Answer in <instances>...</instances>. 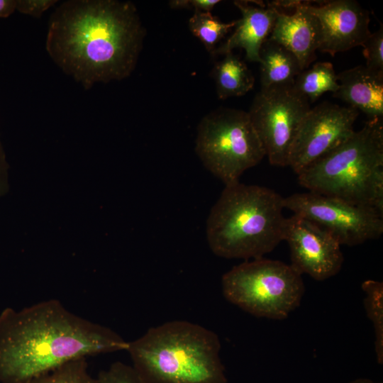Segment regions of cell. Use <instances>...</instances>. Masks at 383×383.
<instances>
[{
	"label": "cell",
	"instance_id": "1",
	"mask_svg": "<svg viewBox=\"0 0 383 383\" xmlns=\"http://www.w3.org/2000/svg\"><path fill=\"white\" fill-rule=\"evenodd\" d=\"M145 36L131 1L69 0L50 16L45 48L65 73L89 89L129 77Z\"/></svg>",
	"mask_w": 383,
	"mask_h": 383
},
{
	"label": "cell",
	"instance_id": "2",
	"mask_svg": "<svg viewBox=\"0 0 383 383\" xmlns=\"http://www.w3.org/2000/svg\"><path fill=\"white\" fill-rule=\"evenodd\" d=\"M128 343L56 299L6 308L0 314V383H23L77 360L126 350Z\"/></svg>",
	"mask_w": 383,
	"mask_h": 383
},
{
	"label": "cell",
	"instance_id": "3",
	"mask_svg": "<svg viewBox=\"0 0 383 383\" xmlns=\"http://www.w3.org/2000/svg\"><path fill=\"white\" fill-rule=\"evenodd\" d=\"M220 350L216 333L182 320L149 328L126 349L143 383H228Z\"/></svg>",
	"mask_w": 383,
	"mask_h": 383
},
{
	"label": "cell",
	"instance_id": "4",
	"mask_svg": "<svg viewBox=\"0 0 383 383\" xmlns=\"http://www.w3.org/2000/svg\"><path fill=\"white\" fill-rule=\"evenodd\" d=\"M284 198L265 187L226 185L206 222L211 250L226 259H257L283 240Z\"/></svg>",
	"mask_w": 383,
	"mask_h": 383
},
{
	"label": "cell",
	"instance_id": "5",
	"mask_svg": "<svg viewBox=\"0 0 383 383\" xmlns=\"http://www.w3.org/2000/svg\"><path fill=\"white\" fill-rule=\"evenodd\" d=\"M309 192L383 215V123L369 119L342 145L297 174Z\"/></svg>",
	"mask_w": 383,
	"mask_h": 383
},
{
	"label": "cell",
	"instance_id": "6",
	"mask_svg": "<svg viewBox=\"0 0 383 383\" xmlns=\"http://www.w3.org/2000/svg\"><path fill=\"white\" fill-rule=\"evenodd\" d=\"M225 298L259 318L281 320L300 304L305 287L291 265L263 257L233 267L221 279Z\"/></svg>",
	"mask_w": 383,
	"mask_h": 383
},
{
	"label": "cell",
	"instance_id": "7",
	"mask_svg": "<svg viewBox=\"0 0 383 383\" xmlns=\"http://www.w3.org/2000/svg\"><path fill=\"white\" fill-rule=\"evenodd\" d=\"M195 150L204 166L225 184L239 182L243 173L265 157L248 113L219 108L197 127Z\"/></svg>",
	"mask_w": 383,
	"mask_h": 383
},
{
	"label": "cell",
	"instance_id": "8",
	"mask_svg": "<svg viewBox=\"0 0 383 383\" xmlns=\"http://www.w3.org/2000/svg\"><path fill=\"white\" fill-rule=\"evenodd\" d=\"M309 101L292 86L260 90L248 111L274 166H288L289 157L299 127L310 110Z\"/></svg>",
	"mask_w": 383,
	"mask_h": 383
},
{
	"label": "cell",
	"instance_id": "9",
	"mask_svg": "<svg viewBox=\"0 0 383 383\" xmlns=\"http://www.w3.org/2000/svg\"><path fill=\"white\" fill-rule=\"evenodd\" d=\"M284 206L330 232L340 245H360L383 233L382 214L341 199L311 192L295 193L284 198Z\"/></svg>",
	"mask_w": 383,
	"mask_h": 383
},
{
	"label": "cell",
	"instance_id": "10",
	"mask_svg": "<svg viewBox=\"0 0 383 383\" xmlns=\"http://www.w3.org/2000/svg\"><path fill=\"white\" fill-rule=\"evenodd\" d=\"M359 111L322 102L305 116L292 146L288 166L298 174L345 142L355 132Z\"/></svg>",
	"mask_w": 383,
	"mask_h": 383
},
{
	"label": "cell",
	"instance_id": "11",
	"mask_svg": "<svg viewBox=\"0 0 383 383\" xmlns=\"http://www.w3.org/2000/svg\"><path fill=\"white\" fill-rule=\"evenodd\" d=\"M283 240L289 248L291 265L318 281L341 270L344 257L339 241L328 231L296 214L286 218Z\"/></svg>",
	"mask_w": 383,
	"mask_h": 383
},
{
	"label": "cell",
	"instance_id": "12",
	"mask_svg": "<svg viewBox=\"0 0 383 383\" xmlns=\"http://www.w3.org/2000/svg\"><path fill=\"white\" fill-rule=\"evenodd\" d=\"M319 26L318 50L334 56L356 46H362L371 34L370 14L354 0L323 1L308 4Z\"/></svg>",
	"mask_w": 383,
	"mask_h": 383
},
{
	"label": "cell",
	"instance_id": "13",
	"mask_svg": "<svg viewBox=\"0 0 383 383\" xmlns=\"http://www.w3.org/2000/svg\"><path fill=\"white\" fill-rule=\"evenodd\" d=\"M270 5L292 8V14L278 11L269 38L291 52L298 60L302 70L309 68L316 59L319 46V26L309 9V1H273Z\"/></svg>",
	"mask_w": 383,
	"mask_h": 383
},
{
	"label": "cell",
	"instance_id": "14",
	"mask_svg": "<svg viewBox=\"0 0 383 383\" xmlns=\"http://www.w3.org/2000/svg\"><path fill=\"white\" fill-rule=\"evenodd\" d=\"M233 3L242 16L236 21L234 32L217 47L214 55H224L235 48H241L245 50L248 61L260 62V50L272 33L279 9L269 4L252 6L245 1Z\"/></svg>",
	"mask_w": 383,
	"mask_h": 383
},
{
	"label": "cell",
	"instance_id": "15",
	"mask_svg": "<svg viewBox=\"0 0 383 383\" xmlns=\"http://www.w3.org/2000/svg\"><path fill=\"white\" fill-rule=\"evenodd\" d=\"M338 89L333 97L366 114L369 119L383 116V74L358 65L337 74Z\"/></svg>",
	"mask_w": 383,
	"mask_h": 383
},
{
	"label": "cell",
	"instance_id": "16",
	"mask_svg": "<svg viewBox=\"0 0 383 383\" xmlns=\"http://www.w3.org/2000/svg\"><path fill=\"white\" fill-rule=\"evenodd\" d=\"M260 90L292 86L302 71L297 58L288 50L268 38L259 52Z\"/></svg>",
	"mask_w": 383,
	"mask_h": 383
},
{
	"label": "cell",
	"instance_id": "17",
	"mask_svg": "<svg viewBox=\"0 0 383 383\" xmlns=\"http://www.w3.org/2000/svg\"><path fill=\"white\" fill-rule=\"evenodd\" d=\"M216 93L221 99L240 96L250 91L255 78L246 64L233 52L224 55L212 70Z\"/></svg>",
	"mask_w": 383,
	"mask_h": 383
},
{
	"label": "cell",
	"instance_id": "18",
	"mask_svg": "<svg viewBox=\"0 0 383 383\" xmlns=\"http://www.w3.org/2000/svg\"><path fill=\"white\" fill-rule=\"evenodd\" d=\"M293 87L310 103L316 101L326 92L335 93L339 84L332 63L319 62L302 70L295 78Z\"/></svg>",
	"mask_w": 383,
	"mask_h": 383
},
{
	"label": "cell",
	"instance_id": "19",
	"mask_svg": "<svg viewBox=\"0 0 383 383\" xmlns=\"http://www.w3.org/2000/svg\"><path fill=\"white\" fill-rule=\"evenodd\" d=\"M236 21L223 23L211 12L194 11L189 20L191 33L203 43L206 50L214 55L217 44L225 37Z\"/></svg>",
	"mask_w": 383,
	"mask_h": 383
},
{
	"label": "cell",
	"instance_id": "20",
	"mask_svg": "<svg viewBox=\"0 0 383 383\" xmlns=\"http://www.w3.org/2000/svg\"><path fill=\"white\" fill-rule=\"evenodd\" d=\"M365 294L364 306L374 331V350L377 362L383 363V283L368 279L362 284Z\"/></svg>",
	"mask_w": 383,
	"mask_h": 383
},
{
	"label": "cell",
	"instance_id": "21",
	"mask_svg": "<svg viewBox=\"0 0 383 383\" xmlns=\"http://www.w3.org/2000/svg\"><path fill=\"white\" fill-rule=\"evenodd\" d=\"M23 383H98L89 373L87 359L67 363Z\"/></svg>",
	"mask_w": 383,
	"mask_h": 383
},
{
	"label": "cell",
	"instance_id": "22",
	"mask_svg": "<svg viewBox=\"0 0 383 383\" xmlns=\"http://www.w3.org/2000/svg\"><path fill=\"white\" fill-rule=\"evenodd\" d=\"M363 47V55L366 67L370 70L383 74V26L367 38Z\"/></svg>",
	"mask_w": 383,
	"mask_h": 383
},
{
	"label": "cell",
	"instance_id": "23",
	"mask_svg": "<svg viewBox=\"0 0 383 383\" xmlns=\"http://www.w3.org/2000/svg\"><path fill=\"white\" fill-rule=\"evenodd\" d=\"M96 379L98 383H143L132 366L120 361L100 371Z\"/></svg>",
	"mask_w": 383,
	"mask_h": 383
},
{
	"label": "cell",
	"instance_id": "24",
	"mask_svg": "<svg viewBox=\"0 0 383 383\" xmlns=\"http://www.w3.org/2000/svg\"><path fill=\"white\" fill-rule=\"evenodd\" d=\"M57 2V0H18L16 10L34 18L41 16Z\"/></svg>",
	"mask_w": 383,
	"mask_h": 383
},
{
	"label": "cell",
	"instance_id": "25",
	"mask_svg": "<svg viewBox=\"0 0 383 383\" xmlns=\"http://www.w3.org/2000/svg\"><path fill=\"white\" fill-rule=\"evenodd\" d=\"M219 0H179L178 6L182 9H194V11L211 12L214 6L220 3Z\"/></svg>",
	"mask_w": 383,
	"mask_h": 383
},
{
	"label": "cell",
	"instance_id": "26",
	"mask_svg": "<svg viewBox=\"0 0 383 383\" xmlns=\"http://www.w3.org/2000/svg\"><path fill=\"white\" fill-rule=\"evenodd\" d=\"M16 10V0H0V18H7Z\"/></svg>",
	"mask_w": 383,
	"mask_h": 383
},
{
	"label": "cell",
	"instance_id": "27",
	"mask_svg": "<svg viewBox=\"0 0 383 383\" xmlns=\"http://www.w3.org/2000/svg\"><path fill=\"white\" fill-rule=\"evenodd\" d=\"M349 383H382V382H375L373 380L367 378H358L354 380H352Z\"/></svg>",
	"mask_w": 383,
	"mask_h": 383
}]
</instances>
